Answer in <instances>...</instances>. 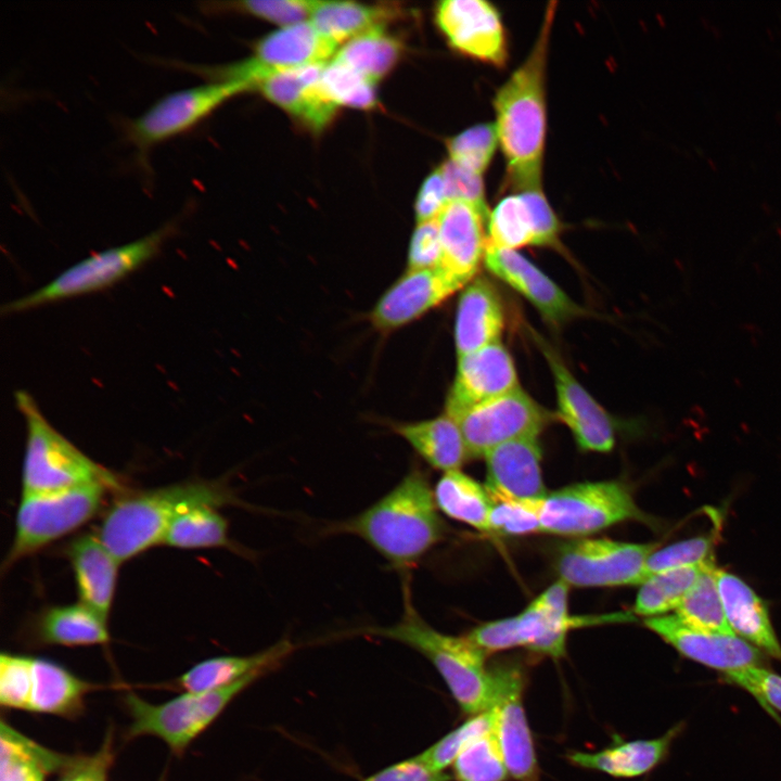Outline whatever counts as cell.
Masks as SVG:
<instances>
[{
	"mask_svg": "<svg viewBox=\"0 0 781 781\" xmlns=\"http://www.w3.org/2000/svg\"><path fill=\"white\" fill-rule=\"evenodd\" d=\"M400 52L399 40L380 25L346 41L333 60L376 84L395 65Z\"/></svg>",
	"mask_w": 781,
	"mask_h": 781,
	"instance_id": "cell-37",
	"label": "cell"
},
{
	"mask_svg": "<svg viewBox=\"0 0 781 781\" xmlns=\"http://www.w3.org/2000/svg\"><path fill=\"white\" fill-rule=\"evenodd\" d=\"M113 757V737L108 732L94 754L74 757L62 771L63 777L60 781H107Z\"/></svg>",
	"mask_w": 781,
	"mask_h": 781,
	"instance_id": "cell-53",
	"label": "cell"
},
{
	"mask_svg": "<svg viewBox=\"0 0 781 781\" xmlns=\"http://www.w3.org/2000/svg\"><path fill=\"white\" fill-rule=\"evenodd\" d=\"M452 770L457 781H504L509 772L494 729L462 751Z\"/></svg>",
	"mask_w": 781,
	"mask_h": 781,
	"instance_id": "cell-41",
	"label": "cell"
},
{
	"mask_svg": "<svg viewBox=\"0 0 781 781\" xmlns=\"http://www.w3.org/2000/svg\"><path fill=\"white\" fill-rule=\"evenodd\" d=\"M486 484L492 499L541 501L548 495L541 473L538 437L501 444L485 457Z\"/></svg>",
	"mask_w": 781,
	"mask_h": 781,
	"instance_id": "cell-23",
	"label": "cell"
},
{
	"mask_svg": "<svg viewBox=\"0 0 781 781\" xmlns=\"http://www.w3.org/2000/svg\"><path fill=\"white\" fill-rule=\"evenodd\" d=\"M294 650L290 640L283 639L251 655H225L202 661L178 678V686L185 692L212 691L242 679L254 673H267L287 657Z\"/></svg>",
	"mask_w": 781,
	"mask_h": 781,
	"instance_id": "cell-30",
	"label": "cell"
},
{
	"mask_svg": "<svg viewBox=\"0 0 781 781\" xmlns=\"http://www.w3.org/2000/svg\"><path fill=\"white\" fill-rule=\"evenodd\" d=\"M451 418L472 459L510 440L538 437L553 415L520 387Z\"/></svg>",
	"mask_w": 781,
	"mask_h": 781,
	"instance_id": "cell-12",
	"label": "cell"
},
{
	"mask_svg": "<svg viewBox=\"0 0 781 781\" xmlns=\"http://www.w3.org/2000/svg\"><path fill=\"white\" fill-rule=\"evenodd\" d=\"M324 65L280 71L263 79L256 88L269 101L319 131L332 120L338 107L321 89L320 76Z\"/></svg>",
	"mask_w": 781,
	"mask_h": 781,
	"instance_id": "cell-25",
	"label": "cell"
},
{
	"mask_svg": "<svg viewBox=\"0 0 781 781\" xmlns=\"http://www.w3.org/2000/svg\"><path fill=\"white\" fill-rule=\"evenodd\" d=\"M461 289L436 269L408 270L377 299L369 319L381 332L402 328Z\"/></svg>",
	"mask_w": 781,
	"mask_h": 781,
	"instance_id": "cell-21",
	"label": "cell"
},
{
	"mask_svg": "<svg viewBox=\"0 0 781 781\" xmlns=\"http://www.w3.org/2000/svg\"><path fill=\"white\" fill-rule=\"evenodd\" d=\"M104 484L37 494H22L16 513L15 535L4 566L27 556L91 520L102 508Z\"/></svg>",
	"mask_w": 781,
	"mask_h": 781,
	"instance_id": "cell-9",
	"label": "cell"
},
{
	"mask_svg": "<svg viewBox=\"0 0 781 781\" xmlns=\"http://www.w3.org/2000/svg\"><path fill=\"white\" fill-rule=\"evenodd\" d=\"M644 625L684 657L722 675L761 664L760 651L734 633L699 630L677 615L645 618Z\"/></svg>",
	"mask_w": 781,
	"mask_h": 781,
	"instance_id": "cell-18",
	"label": "cell"
},
{
	"mask_svg": "<svg viewBox=\"0 0 781 781\" xmlns=\"http://www.w3.org/2000/svg\"><path fill=\"white\" fill-rule=\"evenodd\" d=\"M73 758L37 744L3 720L0 724V781H43L49 773L63 771Z\"/></svg>",
	"mask_w": 781,
	"mask_h": 781,
	"instance_id": "cell-33",
	"label": "cell"
},
{
	"mask_svg": "<svg viewBox=\"0 0 781 781\" xmlns=\"http://www.w3.org/2000/svg\"><path fill=\"white\" fill-rule=\"evenodd\" d=\"M176 228V221L171 220L138 240L94 253L41 287L5 304L2 312H22L104 290L152 259Z\"/></svg>",
	"mask_w": 781,
	"mask_h": 781,
	"instance_id": "cell-6",
	"label": "cell"
},
{
	"mask_svg": "<svg viewBox=\"0 0 781 781\" xmlns=\"http://www.w3.org/2000/svg\"><path fill=\"white\" fill-rule=\"evenodd\" d=\"M715 576L731 630L759 651L781 661V645L763 600L735 575L716 568Z\"/></svg>",
	"mask_w": 781,
	"mask_h": 781,
	"instance_id": "cell-27",
	"label": "cell"
},
{
	"mask_svg": "<svg viewBox=\"0 0 781 781\" xmlns=\"http://www.w3.org/2000/svg\"><path fill=\"white\" fill-rule=\"evenodd\" d=\"M449 776L430 768L419 757L390 765L361 781H448Z\"/></svg>",
	"mask_w": 781,
	"mask_h": 781,
	"instance_id": "cell-55",
	"label": "cell"
},
{
	"mask_svg": "<svg viewBox=\"0 0 781 781\" xmlns=\"http://www.w3.org/2000/svg\"><path fill=\"white\" fill-rule=\"evenodd\" d=\"M162 545L179 549L228 548L231 541L227 520L215 505L190 508L170 523Z\"/></svg>",
	"mask_w": 781,
	"mask_h": 781,
	"instance_id": "cell-38",
	"label": "cell"
},
{
	"mask_svg": "<svg viewBox=\"0 0 781 781\" xmlns=\"http://www.w3.org/2000/svg\"><path fill=\"white\" fill-rule=\"evenodd\" d=\"M336 48L337 44L322 36L310 21L300 22L261 38L255 46L254 56L235 64L234 75L256 88L273 73L327 64Z\"/></svg>",
	"mask_w": 781,
	"mask_h": 781,
	"instance_id": "cell-16",
	"label": "cell"
},
{
	"mask_svg": "<svg viewBox=\"0 0 781 781\" xmlns=\"http://www.w3.org/2000/svg\"><path fill=\"white\" fill-rule=\"evenodd\" d=\"M702 569L703 567L690 566L650 576L640 585L633 612L650 618L676 610L695 584Z\"/></svg>",
	"mask_w": 781,
	"mask_h": 781,
	"instance_id": "cell-40",
	"label": "cell"
},
{
	"mask_svg": "<svg viewBox=\"0 0 781 781\" xmlns=\"http://www.w3.org/2000/svg\"><path fill=\"white\" fill-rule=\"evenodd\" d=\"M435 22L450 46L479 61L502 66L507 60L504 28L497 9L483 0H445Z\"/></svg>",
	"mask_w": 781,
	"mask_h": 781,
	"instance_id": "cell-17",
	"label": "cell"
},
{
	"mask_svg": "<svg viewBox=\"0 0 781 781\" xmlns=\"http://www.w3.org/2000/svg\"><path fill=\"white\" fill-rule=\"evenodd\" d=\"M487 269L527 298L550 323L558 325L582 315V308L530 260L514 249L487 246Z\"/></svg>",
	"mask_w": 781,
	"mask_h": 781,
	"instance_id": "cell-22",
	"label": "cell"
},
{
	"mask_svg": "<svg viewBox=\"0 0 781 781\" xmlns=\"http://www.w3.org/2000/svg\"><path fill=\"white\" fill-rule=\"evenodd\" d=\"M392 428L426 463L443 473L460 470L470 459L457 422L445 412L427 420L395 423Z\"/></svg>",
	"mask_w": 781,
	"mask_h": 781,
	"instance_id": "cell-31",
	"label": "cell"
},
{
	"mask_svg": "<svg viewBox=\"0 0 781 781\" xmlns=\"http://www.w3.org/2000/svg\"><path fill=\"white\" fill-rule=\"evenodd\" d=\"M498 145L495 124H478L449 139L447 150L450 161L483 176Z\"/></svg>",
	"mask_w": 781,
	"mask_h": 781,
	"instance_id": "cell-44",
	"label": "cell"
},
{
	"mask_svg": "<svg viewBox=\"0 0 781 781\" xmlns=\"http://www.w3.org/2000/svg\"><path fill=\"white\" fill-rule=\"evenodd\" d=\"M466 637L486 655L521 646L516 615L476 626Z\"/></svg>",
	"mask_w": 781,
	"mask_h": 781,
	"instance_id": "cell-52",
	"label": "cell"
},
{
	"mask_svg": "<svg viewBox=\"0 0 781 781\" xmlns=\"http://www.w3.org/2000/svg\"><path fill=\"white\" fill-rule=\"evenodd\" d=\"M397 8L353 1H315L310 22L337 46L396 17Z\"/></svg>",
	"mask_w": 781,
	"mask_h": 781,
	"instance_id": "cell-36",
	"label": "cell"
},
{
	"mask_svg": "<svg viewBox=\"0 0 781 781\" xmlns=\"http://www.w3.org/2000/svg\"><path fill=\"white\" fill-rule=\"evenodd\" d=\"M504 327L501 298L484 277L471 280L457 306L454 344L458 357L500 342Z\"/></svg>",
	"mask_w": 781,
	"mask_h": 781,
	"instance_id": "cell-26",
	"label": "cell"
},
{
	"mask_svg": "<svg viewBox=\"0 0 781 781\" xmlns=\"http://www.w3.org/2000/svg\"><path fill=\"white\" fill-rule=\"evenodd\" d=\"M520 387L517 372L508 349L501 342L490 344L458 357L445 413L453 417Z\"/></svg>",
	"mask_w": 781,
	"mask_h": 781,
	"instance_id": "cell-19",
	"label": "cell"
},
{
	"mask_svg": "<svg viewBox=\"0 0 781 781\" xmlns=\"http://www.w3.org/2000/svg\"><path fill=\"white\" fill-rule=\"evenodd\" d=\"M728 682L752 694L768 712L781 713V676L765 667L751 666L722 675Z\"/></svg>",
	"mask_w": 781,
	"mask_h": 781,
	"instance_id": "cell-49",
	"label": "cell"
},
{
	"mask_svg": "<svg viewBox=\"0 0 781 781\" xmlns=\"http://www.w3.org/2000/svg\"><path fill=\"white\" fill-rule=\"evenodd\" d=\"M441 257L437 219L418 223L409 243L408 270L436 269Z\"/></svg>",
	"mask_w": 781,
	"mask_h": 781,
	"instance_id": "cell-51",
	"label": "cell"
},
{
	"mask_svg": "<svg viewBox=\"0 0 781 781\" xmlns=\"http://www.w3.org/2000/svg\"><path fill=\"white\" fill-rule=\"evenodd\" d=\"M489 533L521 536L542 532L541 501L492 499Z\"/></svg>",
	"mask_w": 781,
	"mask_h": 781,
	"instance_id": "cell-47",
	"label": "cell"
},
{
	"mask_svg": "<svg viewBox=\"0 0 781 781\" xmlns=\"http://www.w3.org/2000/svg\"><path fill=\"white\" fill-rule=\"evenodd\" d=\"M15 402L26 425L22 494L94 483L104 484L112 490H123L113 472L85 454L50 424L27 392L17 390Z\"/></svg>",
	"mask_w": 781,
	"mask_h": 781,
	"instance_id": "cell-5",
	"label": "cell"
},
{
	"mask_svg": "<svg viewBox=\"0 0 781 781\" xmlns=\"http://www.w3.org/2000/svg\"><path fill=\"white\" fill-rule=\"evenodd\" d=\"M540 518L543 533L580 538L626 521L652 523L618 481L578 483L548 492Z\"/></svg>",
	"mask_w": 781,
	"mask_h": 781,
	"instance_id": "cell-8",
	"label": "cell"
},
{
	"mask_svg": "<svg viewBox=\"0 0 781 781\" xmlns=\"http://www.w3.org/2000/svg\"><path fill=\"white\" fill-rule=\"evenodd\" d=\"M436 504L445 515L489 533L492 497L487 488L461 470L443 473L434 487Z\"/></svg>",
	"mask_w": 781,
	"mask_h": 781,
	"instance_id": "cell-35",
	"label": "cell"
},
{
	"mask_svg": "<svg viewBox=\"0 0 781 781\" xmlns=\"http://www.w3.org/2000/svg\"><path fill=\"white\" fill-rule=\"evenodd\" d=\"M568 588L559 579L516 615L521 646L552 658L565 654L569 630L589 624L569 615Z\"/></svg>",
	"mask_w": 781,
	"mask_h": 781,
	"instance_id": "cell-24",
	"label": "cell"
},
{
	"mask_svg": "<svg viewBox=\"0 0 781 781\" xmlns=\"http://www.w3.org/2000/svg\"><path fill=\"white\" fill-rule=\"evenodd\" d=\"M555 5L549 3L528 56L498 89L494 100V124L509 182L515 192L541 188L547 131L546 68Z\"/></svg>",
	"mask_w": 781,
	"mask_h": 781,
	"instance_id": "cell-1",
	"label": "cell"
},
{
	"mask_svg": "<svg viewBox=\"0 0 781 781\" xmlns=\"http://www.w3.org/2000/svg\"><path fill=\"white\" fill-rule=\"evenodd\" d=\"M440 168L449 202L462 201L489 212L482 175L475 174L449 158L440 165Z\"/></svg>",
	"mask_w": 781,
	"mask_h": 781,
	"instance_id": "cell-50",
	"label": "cell"
},
{
	"mask_svg": "<svg viewBox=\"0 0 781 781\" xmlns=\"http://www.w3.org/2000/svg\"><path fill=\"white\" fill-rule=\"evenodd\" d=\"M561 225L541 188L510 194L498 202L487 221V246L516 249L559 245Z\"/></svg>",
	"mask_w": 781,
	"mask_h": 781,
	"instance_id": "cell-15",
	"label": "cell"
},
{
	"mask_svg": "<svg viewBox=\"0 0 781 781\" xmlns=\"http://www.w3.org/2000/svg\"><path fill=\"white\" fill-rule=\"evenodd\" d=\"M716 568L715 565L703 567L676 613L681 622L692 628L716 633H734L724 611L715 576Z\"/></svg>",
	"mask_w": 781,
	"mask_h": 781,
	"instance_id": "cell-39",
	"label": "cell"
},
{
	"mask_svg": "<svg viewBox=\"0 0 781 781\" xmlns=\"http://www.w3.org/2000/svg\"><path fill=\"white\" fill-rule=\"evenodd\" d=\"M228 501L223 488L202 482L123 494L104 514L97 535L123 563L162 545L170 523L181 512L202 504L219 507Z\"/></svg>",
	"mask_w": 781,
	"mask_h": 781,
	"instance_id": "cell-3",
	"label": "cell"
},
{
	"mask_svg": "<svg viewBox=\"0 0 781 781\" xmlns=\"http://www.w3.org/2000/svg\"><path fill=\"white\" fill-rule=\"evenodd\" d=\"M315 1L306 0H247L238 2H203L201 11L216 14L226 11L246 13L283 27L305 22L311 15Z\"/></svg>",
	"mask_w": 781,
	"mask_h": 781,
	"instance_id": "cell-45",
	"label": "cell"
},
{
	"mask_svg": "<svg viewBox=\"0 0 781 781\" xmlns=\"http://www.w3.org/2000/svg\"><path fill=\"white\" fill-rule=\"evenodd\" d=\"M91 686L62 666L43 660L31 658V690L28 712L77 716Z\"/></svg>",
	"mask_w": 781,
	"mask_h": 781,
	"instance_id": "cell-32",
	"label": "cell"
},
{
	"mask_svg": "<svg viewBox=\"0 0 781 781\" xmlns=\"http://www.w3.org/2000/svg\"><path fill=\"white\" fill-rule=\"evenodd\" d=\"M535 341L554 380L556 417L569 428L582 451H611L615 444L612 418L576 380L558 351L538 334H535Z\"/></svg>",
	"mask_w": 781,
	"mask_h": 781,
	"instance_id": "cell-14",
	"label": "cell"
},
{
	"mask_svg": "<svg viewBox=\"0 0 781 781\" xmlns=\"http://www.w3.org/2000/svg\"><path fill=\"white\" fill-rule=\"evenodd\" d=\"M489 670L492 681L489 709L509 776L516 781H538V761L522 699V670L513 663H500Z\"/></svg>",
	"mask_w": 781,
	"mask_h": 781,
	"instance_id": "cell-13",
	"label": "cell"
},
{
	"mask_svg": "<svg viewBox=\"0 0 781 781\" xmlns=\"http://www.w3.org/2000/svg\"><path fill=\"white\" fill-rule=\"evenodd\" d=\"M251 89L243 81H214L168 93L124 124L125 138L143 157L154 145L190 130L223 102Z\"/></svg>",
	"mask_w": 781,
	"mask_h": 781,
	"instance_id": "cell-10",
	"label": "cell"
},
{
	"mask_svg": "<svg viewBox=\"0 0 781 781\" xmlns=\"http://www.w3.org/2000/svg\"><path fill=\"white\" fill-rule=\"evenodd\" d=\"M405 589L401 618L392 626L369 627L363 633L405 644L427 658L440 674L460 708L470 715L489 709L492 681L486 654L466 636H452L433 628L417 612Z\"/></svg>",
	"mask_w": 781,
	"mask_h": 781,
	"instance_id": "cell-4",
	"label": "cell"
},
{
	"mask_svg": "<svg viewBox=\"0 0 781 781\" xmlns=\"http://www.w3.org/2000/svg\"><path fill=\"white\" fill-rule=\"evenodd\" d=\"M494 729L491 709L473 715L458 728L451 730L433 745L418 754V757L435 771L444 772L471 743Z\"/></svg>",
	"mask_w": 781,
	"mask_h": 781,
	"instance_id": "cell-43",
	"label": "cell"
},
{
	"mask_svg": "<svg viewBox=\"0 0 781 781\" xmlns=\"http://www.w3.org/2000/svg\"><path fill=\"white\" fill-rule=\"evenodd\" d=\"M448 202L444 176L439 166L425 178L419 190L414 205L417 222L437 219Z\"/></svg>",
	"mask_w": 781,
	"mask_h": 781,
	"instance_id": "cell-54",
	"label": "cell"
},
{
	"mask_svg": "<svg viewBox=\"0 0 781 781\" xmlns=\"http://www.w3.org/2000/svg\"><path fill=\"white\" fill-rule=\"evenodd\" d=\"M105 618L82 603L52 606L37 623L38 639L65 646L104 644L110 640Z\"/></svg>",
	"mask_w": 781,
	"mask_h": 781,
	"instance_id": "cell-34",
	"label": "cell"
},
{
	"mask_svg": "<svg viewBox=\"0 0 781 781\" xmlns=\"http://www.w3.org/2000/svg\"><path fill=\"white\" fill-rule=\"evenodd\" d=\"M489 212L462 201L448 202L437 218L441 257L437 269L460 287L485 258Z\"/></svg>",
	"mask_w": 781,
	"mask_h": 781,
	"instance_id": "cell-20",
	"label": "cell"
},
{
	"mask_svg": "<svg viewBox=\"0 0 781 781\" xmlns=\"http://www.w3.org/2000/svg\"><path fill=\"white\" fill-rule=\"evenodd\" d=\"M438 511L427 474L415 465L369 508L324 530L362 539L392 568L406 573L443 539L445 525Z\"/></svg>",
	"mask_w": 781,
	"mask_h": 781,
	"instance_id": "cell-2",
	"label": "cell"
},
{
	"mask_svg": "<svg viewBox=\"0 0 781 781\" xmlns=\"http://www.w3.org/2000/svg\"><path fill=\"white\" fill-rule=\"evenodd\" d=\"M714 535L681 540L655 550L646 561V579L655 574L681 567L714 565Z\"/></svg>",
	"mask_w": 781,
	"mask_h": 781,
	"instance_id": "cell-46",
	"label": "cell"
},
{
	"mask_svg": "<svg viewBox=\"0 0 781 781\" xmlns=\"http://www.w3.org/2000/svg\"><path fill=\"white\" fill-rule=\"evenodd\" d=\"M31 658L3 653L0 656V703L27 710L31 690Z\"/></svg>",
	"mask_w": 781,
	"mask_h": 781,
	"instance_id": "cell-48",
	"label": "cell"
},
{
	"mask_svg": "<svg viewBox=\"0 0 781 781\" xmlns=\"http://www.w3.org/2000/svg\"><path fill=\"white\" fill-rule=\"evenodd\" d=\"M265 673H254L228 686L202 693L183 694L152 704L133 692L125 696L131 724L128 738L152 735L181 753L246 687Z\"/></svg>",
	"mask_w": 781,
	"mask_h": 781,
	"instance_id": "cell-7",
	"label": "cell"
},
{
	"mask_svg": "<svg viewBox=\"0 0 781 781\" xmlns=\"http://www.w3.org/2000/svg\"><path fill=\"white\" fill-rule=\"evenodd\" d=\"M683 726V722H678L658 738L616 742L598 752L573 751L566 758L574 766L612 777H639L653 770L667 757Z\"/></svg>",
	"mask_w": 781,
	"mask_h": 781,
	"instance_id": "cell-28",
	"label": "cell"
},
{
	"mask_svg": "<svg viewBox=\"0 0 781 781\" xmlns=\"http://www.w3.org/2000/svg\"><path fill=\"white\" fill-rule=\"evenodd\" d=\"M320 86L337 106L371 108L376 102L375 82L353 68L332 60L324 65Z\"/></svg>",
	"mask_w": 781,
	"mask_h": 781,
	"instance_id": "cell-42",
	"label": "cell"
},
{
	"mask_svg": "<svg viewBox=\"0 0 781 781\" xmlns=\"http://www.w3.org/2000/svg\"><path fill=\"white\" fill-rule=\"evenodd\" d=\"M80 603L107 619L120 564L98 535L85 534L67 549Z\"/></svg>",
	"mask_w": 781,
	"mask_h": 781,
	"instance_id": "cell-29",
	"label": "cell"
},
{
	"mask_svg": "<svg viewBox=\"0 0 781 781\" xmlns=\"http://www.w3.org/2000/svg\"><path fill=\"white\" fill-rule=\"evenodd\" d=\"M658 546V542L578 538L559 552V579L574 587L641 585L646 579V561Z\"/></svg>",
	"mask_w": 781,
	"mask_h": 781,
	"instance_id": "cell-11",
	"label": "cell"
}]
</instances>
